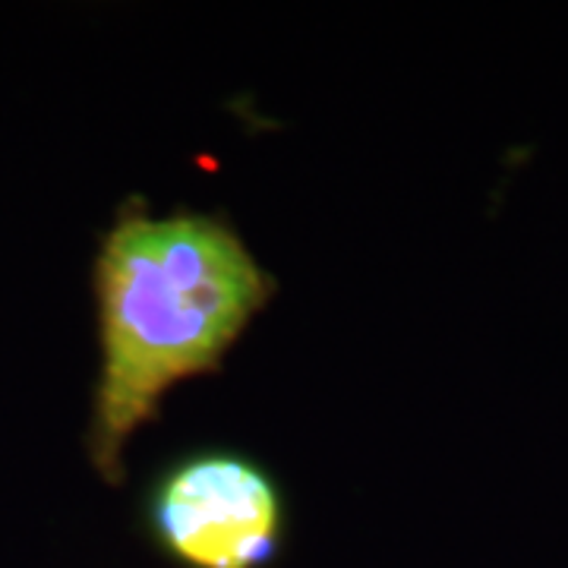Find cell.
I'll list each match as a JSON object with an SVG mask.
<instances>
[{
  "label": "cell",
  "instance_id": "obj_1",
  "mask_svg": "<svg viewBox=\"0 0 568 568\" xmlns=\"http://www.w3.org/2000/svg\"><path fill=\"white\" fill-rule=\"evenodd\" d=\"M102 373L92 398L89 458L123 480V446L149 424L171 386L212 373L275 282L219 215H152L130 200L95 256Z\"/></svg>",
  "mask_w": 568,
  "mask_h": 568
},
{
  "label": "cell",
  "instance_id": "obj_2",
  "mask_svg": "<svg viewBox=\"0 0 568 568\" xmlns=\"http://www.w3.org/2000/svg\"><path fill=\"white\" fill-rule=\"evenodd\" d=\"M145 525L181 568H268L284 547V499L263 465L196 452L149 489Z\"/></svg>",
  "mask_w": 568,
  "mask_h": 568
}]
</instances>
